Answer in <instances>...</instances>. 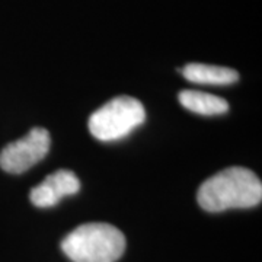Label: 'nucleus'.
<instances>
[{
  "instance_id": "20e7f679",
  "label": "nucleus",
  "mask_w": 262,
  "mask_h": 262,
  "mask_svg": "<svg viewBox=\"0 0 262 262\" xmlns=\"http://www.w3.org/2000/svg\"><path fill=\"white\" fill-rule=\"evenodd\" d=\"M50 150V133L42 127H34L27 136L12 141L0 151V168L8 173H24Z\"/></svg>"
},
{
  "instance_id": "423d86ee",
  "label": "nucleus",
  "mask_w": 262,
  "mask_h": 262,
  "mask_svg": "<svg viewBox=\"0 0 262 262\" xmlns=\"http://www.w3.org/2000/svg\"><path fill=\"white\" fill-rule=\"evenodd\" d=\"M181 73L189 82L201 84H232L239 79V73L233 69L201 63L187 64Z\"/></svg>"
},
{
  "instance_id": "7ed1b4c3",
  "label": "nucleus",
  "mask_w": 262,
  "mask_h": 262,
  "mask_svg": "<svg viewBox=\"0 0 262 262\" xmlns=\"http://www.w3.org/2000/svg\"><path fill=\"white\" fill-rule=\"evenodd\" d=\"M146 120L143 103L131 96H117L89 118V131L95 139L101 141L120 140L131 131L140 127Z\"/></svg>"
},
{
  "instance_id": "39448f33",
  "label": "nucleus",
  "mask_w": 262,
  "mask_h": 262,
  "mask_svg": "<svg viewBox=\"0 0 262 262\" xmlns=\"http://www.w3.org/2000/svg\"><path fill=\"white\" fill-rule=\"evenodd\" d=\"M80 189V181L72 170L60 169L48 175L41 184L31 189V203L39 208L58 204L64 196L75 195Z\"/></svg>"
},
{
  "instance_id": "0eeeda50",
  "label": "nucleus",
  "mask_w": 262,
  "mask_h": 262,
  "mask_svg": "<svg viewBox=\"0 0 262 262\" xmlns=\"http://www.w3.org/2000/svg\"><path fill=\"white\" fill-rule=\"evenodd\" d=\"M178 99L188 111L201 115H219L227 113L229 110V103L226 99L200 91H181Z\"/></svg>"
},
{
  "instance_id": "f257e3e1",
  "label": "nucleus",
  "mask_w": 262,
  "mask_h": 262,
  "mask_svg": "<svg viewBox=\"0 0 262 262\" xmlns=\"http://www.w3.org/2000/svg\"><path fill=\"white\" fill-rule=\"evenodd\" d=\"M262 200L261 179L251 169L233 166L217 172L201 184L196 201L206 211L220 213L230 208H249Z\"/></svg>"
},
{
  "instance_id": "f03ea898",
  "label": "nucleus",
  "mask_w": 262,
  "mask_h": 262,
  "mask_svg": "<svg viewBox=\"0 0 262 262\" xmlns=\"http://www.w3.org/2000/svg\"><path fill=\"white\" fill-rule=\"evenodd\" d=\"M61 249L73 262H115L125 251V237L113 225L86 223L66 236Z\"/></svg>"
}]
</instances>
